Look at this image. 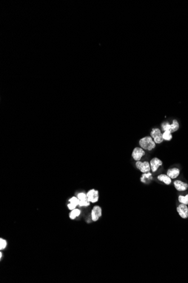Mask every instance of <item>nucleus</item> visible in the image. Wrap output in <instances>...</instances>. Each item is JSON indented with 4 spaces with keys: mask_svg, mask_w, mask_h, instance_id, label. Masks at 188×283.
Here are the masks:
<instances>
[{
    "mask_svg": "<svg viewBox=\"0 0 188 283\" xmlns=\"http://www.w3.org/2000/svg\"><path fill=\"white\" fill-rule=\"evenodd\" d=\"M139 144L141 148L145 150L151 151L154 149L156 146V144L150 136H145L141 138L139 140Z\"/></svg>",
    "mask_w": 188,
    "mask_h": 283,
    "instance_id": "f257e3e1",
    "label": "nucleus"
},
{
    "mask_svg": "<svg viewBox=\"0 0 188 283\" xmlns=\"http://www.w3.org/2000/svg\"><path fill=\"white\" fill-rule=\"evenodd\" d=\"M150 136L153 139L154 142L156 144H160L164 141L163 139L162 133L159 128H154L152 129L150 132Z\"/></svg>",
    "mask_w": 188,
    "mask_h": 283,
    "instance_id": "f03ea898",
    "label": "nucleus"
},
{
    "mask_svg": "<svg viewBox=\"0 0 188 283\" xmlns=\"http://www.w3.org/2000/svg\"><path fill=\"white\" fill-rule=\"evenodd\" d=\"M135 166L142 173H148L151 171L150 162L148 161H136Z\"/></svg>",
    "mask_w": 188,
    "mask_h": 283,
    "instance_id": "7ed1b4c3",
    "label": "nucleus"
},
{
    "mask_svg": "<svg viewBox=\"0 0 188 283\" xmlns=\"http://www.w3.org/2000/svg\"><path fill=\"white\" fill-rule=\"evenodd\" d=\"M86 195L88 200L91 203H93V204L96 203L99 200V191L95 189H91L89 190L87 192Z\"/></svg>",
    "mask_w": 188,
    "mask_h": 283,
    "instance_id": "20e7f679",
    "label": "nucleus"
},
{
    "mask_svg": "<svg viewBox=\"0 0 188 283\" xmlns=\"http://www.w3.org/2000/svg\"><path fill=\"white\" fill-rule=\"evenodd\" d=\"M145 154V150L141 148V147H136L133 149L132 152V157L136 161H139L141 160Z\"/></svg>",
    "mask_w": 188,
    "mask_h": 283,
    "instance_id": "39448f33",
    "label": "nucleus"
},
{
    "mask_svg": "<svg viewBox=\"0 0 188 283\" xmlns=\"http://www.w3.org/2000/svg\"><path fill=\"white\" fill-rule=\"evenodd\" d=\"M163 165L162 161L158 158H153L150 161L151 171L153 173H156L158 169Z\"/></svg>",
    "mask_w": 188,
    "mask_h": 283,
    "instance_id": "423d86ee",
    "label": "nucleus"
},
{
    "mask_svg": "<svg viewBox=\"0 0 188 283\" xmlns=\"http://www.w3.org/2000/svg\"><path fill=\"white\" fill-rule=\"evenodd\" d=\"M102 216V207L98 205L94 206L91 211V219L94 221H97Z\"/></svg>",
    "mask_w": 188,
    "mask_h": 283,
    "instance_id": "0eeeda50",
    "label": "nucleus"
},
{
    "mask_svg": "<svg viewBox=\"0 0 188 283\" xmlns=\"http://www.w3.org/2000/svg\"><path fill=\"white\" fill-rule=\"evenodd\" d=\"M179 215L182 219H187L188 218V207L187 205L180 204L176 209Z\"/></svg>",
    "mask_w": 188,
    "mask_h": 283,
    "instance_id": "6e6552de",
    "label": "nucleus"
},
{
    "mask_svg": "<svg viewBox=\"0 0 188 283\" xmlns=\"http://www.w3.org/2000/svg\"><path fill=\"white\" fill-rule=\"evenodd\" d=\"M175 188L179 192H183L187 190L188 188V184L184 181L179 180H176L173 183Z\"/></svg>",
    "mask_w": 188,
    "mask_h": 283,
    "instance_id": "1a4fd4ad",
    "label": "nucleus"
},
{
    "mask_svg": "<svg viewBox=\"0 0 188 283\" xmlns=\"http://www.w3.org/2000/svg\"><path fill=\"white\" fill-rule=\"evenodd\" d=\"M180 173V170L179 168L176 167H173L169 168L167 171V175L171 179H174L177 178Z\"/></svg>",
    "mask_w": 188,
    "mask_h": 283,
    "instance_id": "9d476101",
    "label": "nucleus"
},
{
    "mask_svg": "<svg viewBox=\"0 0 188 283\" xmlns=\"http://www.w3.org/2000/svg\"><path fill=\"white\" fill-rule=\"evenodd\" d=\"M157 179L159 181L163 182L165 184L167 185H170L172 182L171 179L167 174H164V173L159 175L157 176Z\"/></svg>",
    "mask_w": 188,
    "mask_h": 283,
    "instance_id": "9b49d317",
    "label": "nucleus"
},
{
    "mask_svg": "<svg viewBox=\"0 0 188 283\" xmlns=\"http://www.w3.org/2000/svg\"><path fill=\"white\" fill-rule=\"evenodd\" d=\"M152 180H153V176H152V173H150V171L148 173H142L140 178L141 182L145 184L150 183Z\"/></svg>",
    "mask_w": 188,
    "mask_h": 283,
    "instance_id": "f8f14e48",
    "label": "nucleus"
},
{
    "mask_svg": "<svg viewBox=\"0 0 188 283\" xmlns=\"http://www.w3.org/2000/svg\"><path fill=\"white\" fill-rule=\"evenodd\" d=\"M69 201L70 203L68 204V207L71 210L76 209L77 206L79 204V200L76 197H72Z\"/></svg>",
    "mask_w": 188,
    "mask_h": 283,
    "instance_id": "ddd939ff",
    "label": "nucleus"
},
{
    "mask_svg": "<svg viewBox=\"0 0 188 283\" xmlns=\"http://www.w3.org/2000/svg\"><path fill=\"white\" fill-rule=\"evenodd\" d=\"M180 127L179 123L176 119H173L172 124H171V133L176 132Z\"/></svg>",
    "mask_w": 188,
    "mask_h": 283,
    "instance_id": "4468645a",
    "label": "nucleus"
},
{
    "mask_svg": "<svg viewBox=\"0 0 188 283\" xmlns=\"http://www.w3.org/2000/svg\"><path fill=\"white\" fill-rule=\"evenodd\" d=\"M81 210L79 209H74L72 210L71 213L69 214V217L71 219H74L76 218L79 216L81 214Z\"/></svg>",
    "mask_w": 188,
    "mask_h": 283,
    "instance_id": "2eb2a0df",
    "label": "nucleus"
},
{
    "mask_svg": "<svg viewBox=\"0 0 188 283\" xmlns=\"http://www.w3.org/2000/svg\"><path fill=\"white\" fill-rule=\"evenodd\" d=\"M163 139L165 141H171L173 139V134L170 131H165L163 134Z\"/></svg>",
    "mask_w": 188,
    "mask_h": 283,
    "instance_id": "dca6fc26",
    "label": "nucleus"
},
{
    "mask_svg": "<svg viewBox=\"0 0 188 283\" xmlns=\"http://www.w3.org/2000/svg\"><path fill=\"white\" fill-rule=\"evenodd\" d=\"M178 200H179V202L180 204L188 205V194H187V195H185V196L180 195L178 197Z\"/></svg>",
    "mask_w": 188,
    "mask_h": 283,
    "instance_id": "f3484780",
    "label": "nucleus"
},
{
    "mask_svg": "<svg viewBox=\"0 0 188 283\" xmlns=\"http://www.w3.org/2000/svg\"><path fill=\"white\" fill-rule=\"evenodd\" d=\"M162 128L163 131H170L171 132V125L168 122H165L162 124Z\"/></svg>",
    "mask_w": 188,
    "mask_h": 283,
    "instance_id": "a211bd4d",
    "label": "nucleus"
},
{
    "mask_svg": "<svg viewBox=\"0 0 188 283\" xmlns=\"http://www.w3.org/2000/svg\"><path fill=\"white\" fill-rule=\"evenodd\" d=\"M90 204V202L88 200V199L86 198L84 200H81V201H79V206L80 207H83V206H85V207H86V206H88Z\"/></svg>",
    "mask_w": 188,
    "mask_h": 283,
    "instance_id": "6ab92c4d",
    "label": "nucleus"
},
{
    "mask_svg": "<svg viewBox=\"0 0 188 283\" xmlns=\"http://www.w3.org/2000/svg\"><path fill=\"white\" fill-rule=\"evenodd\" d=\"M7 246V242L5 240L1 238L0 239V250H4L6 248Z\"/></svg>",
    "mask_w": 188,
    "mask_h": 283,
    "instance_id": "aec40b11",
    "label": "nucleus"
},
{
    "mask_svg": "<svg viewBox=\"0 0 188 283\" xmlns=\"http://www.w3.org/2000/svg\"><path fill=\"white\" fill-rule=\"evenodd\" d=\"M77 198L79 200V201L84 200L87 198L86 194L85 193H83V192L79 193V194L77 195Z\"/></svg>",
    "mask_w": 188,
    "mask_h": 283,
    "instance_id": "412c9836",
    "label": "nucleus"
},
{
    "mask_svg": "<svg viewBox=\"0 0 188 283\" xmlns=\"http://www.w3.org/2000/svg\"><path fill=\"white\" fill-rule=\"evenodd\" d=\"M2 253L1 252V253H0V259H1V260L2 259Z\"/></svg>",
    "mask_w": 188,
    "mask_h": 283,
    "instance_id": "4be33fe9",
    "label": "nucleus"
}]
</instances>
